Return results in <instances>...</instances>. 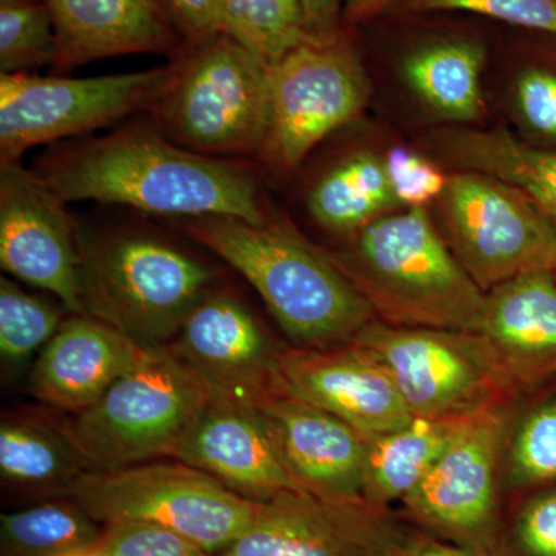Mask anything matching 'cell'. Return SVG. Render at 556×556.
<instances>
[{"label": "cell", "mask_w": 556, "mask_h": 556, "mask_svg": "<svg viewBox=\"0 0 556 556\" xmlns=\"http://www.w3.org/2000/svg\"><path fill=\"white\" fill-rule=\"evenodd\" d=\"M35 170L67 204L93 201L161 217L254 225L269 218L251 164L181 148L150 121L50 150Z\"/></svg>", "instance_id": "1"}, {"label": "cell", "mask_w": 556, "mask_h": 556, "mask_svg": "<svg viewBox=\"0 0 556 556\" xmlns=\"http://www.w3.org/2000/svg\"><path fill=\"white\" fill-rule=\"evenodd\" d=\"M181 228L257 291L292 346L348 345L378 320L331 255L277 215L262 225L233 217L181 219Z\"/></svg>", "instance_id": "2"}, {"label": "cell", "mask_w": 556, "mask_h": 556, "mask_svg": "<svg viewBox=\"0 0 556 556\" xmlns=\"http://www.w3.org/2000/svg\"><path fill=\"white\" fill-rule=\"evenodd\" d=\"M339 268L391 327L478 332L485 292L457 262L426 207H408L342 237Z\"/></svg>", "instance_id": "3"}, {"label": "cell", "mask_w": 556, "mask_h": 556, "mask_svg": "<svg viewBox=\"0 0 556 556\" xmlns=\"http://www.w3.org/2000/svg\"><path fill=\"white\" fill-rule=\"evenodd\" d=\"M79 233L80 302L141 346L169 345L215 270L172 241L142 230Z\"/></svg>", "instance_id": "4"}, {"label": "cell", "mask_w": 556, "mask_h": 556, "mask_svg": "<svg viewBox=\"0 0 556 556\" xmlns=\"http://www.w3.org/2000/svg\"><path fill=\"white\" fill-rule=\"evenodd\" d=\"M181 148L215 159H258L268 123V65L230 36L185 47L146 109Z\"/></svg>", "instance_id": "5"}, {"label": "cell", "mask_w": 556, "mask_h": 556, "mask_svg": "<svg viewBox=\"0 0 556 556\" xmlns=\"http://www.w3.org/2000/svg\"><path fill=\"white\" fill-rule=\"evenodd\" d=\"M211 399L169 345L148 346L134 368L64 428L89 471L174 459Z\"/></svg>", "instance_id": "6"}, {"label": "cell", "mask_w": 556, "mask_h": 556, "mask_svg": "<svg viewBox=\"0 0 556 556\" xmlns=\"http://www.w3.org/2000/svg\"><path fill=\"white\" fill-rule=\"evenodd\" d=\"M65 496L102 526L142 521L169 527L212 555L247 532L260 506L177 459L86 471Z\"/></svg>", "instance_id": "7"}, {"label": "cell", "mask_w": 556, "mask_h": 556, "mask_svg": "<svg viewBox=\"0 0 556 556\" xmlns=\"http://www.w3.org/2000/svg\"><path fill=\"white\" fill-rule=\"evenodd\" d=\"M354 342L382 362L413 417L459 419L508 407L519 390L479 332L375 320Z\"/></svg>", "instance_id": "8"}, {"label": "cell", "mask_w": 556, "mask_h": 556, "mask_svg": "<svg viewBox=\"0 0 556 556\" xmlns=\"http://www.w3.org/2000/svg\"><path fill=\"white\" fill-rule=\"evenodd\" d=\"M369 79L342 30L309 36L268 67V123L258 159L295 169L369 100Z\"/></svg>", "instance_id": "9"}, {"label": "cell", "mask_w": 556, "mask_h": 556, "mask_svg": "<svg viewBox=\"0 0 556 556\" xmlns=\"http://www.w3.org/2000/svg\"><path fill=\"white\" fill-rule=\"evenodd\" d=\"M444 239L484 292L532 270H554V219L521 189L460 172L439 199Z\"/></svg>", "instance_id": "10"}, {"label": "cell", "mask_w": 556, "mask_h": 556, "mask_svg": "<svg viewBox=\"0 0 556 556\" xmlns=\"http://www.w3.org/2000/svg\"><path fill=\"white\" fill-rule=\"evenodd\" d=\"M166 75L167 64L94 78L0 73V161L146 112Z\"/></svg>", "instance_id": "11"}, {"label": "cell", "mask_w": 556, "mask_h": 556, "mask_svg": "<svg viewBox=\"0 0 556 556\" xmlns=\"http://www.w3.org/2000/svg\"><path fill=\"white\" fill-rule=\"evenodd\" d=\"M508 424V407L460 419L437 463L402 501L409 517L452 543L492 554L497 468Z\"/></svg>", "instance_id": "12"}, {"label": "cell", "mask_w": 556, "mask_h": 556, "mask_svg": "<svg viewBox=\"0 0 556 556\" xmlns=\"http://www.w3.org/2000/svg\"><path fill=\"white\" fill-rule=\"evenodd\" d=\"M67 206L21 160L0 161V266L70 313H84L79 233Z\"/></svg>", "instance_id": "13"}, {"label": "cell", "mask_w": 556, "mask_h": 556, "mask_svg": "<svg viewBox=\"0 0 556 556\" xmlns=\"http://www.w3.org/2000/svg\"><path fill=\"white\" fill-rule=\"evenodd\" d=\"M404 532L390 508L289 490L260 503L247 532L215 556H393Z\"/></svg>", "instance_id": "14"}, {"label": "cell", "mask_w": 556, "mask_h": 556, "mask_svg": "<svg viewBox=\"0 0 556 556\" xmlns=\"http://www.w3.org/2000/svg\"><path fill=\"white\" fill-rule=\"evenodd\" d=\"M169 346L195 372L212 399L260 407L280 394V346L270 342L258 318L229 288L215 285Z\"/></svg>", "instance_id": "15"}, {"label": "cell", "mask_w": 556, "mask_h": 556, "mask_svg": "<svg viewBox=\"0 0 556 556\" xmlns=\"http://www.w3.org/2000/svg\"><path fill=\"white\" fill-rule=\"evenodd\" d=\"M278 393L338 416L365 438L412 422L413 415L382 362L357 342L328 348L280 346Z\"/></svg>", "instance_id": "16"}, {"label": "cell", "mask_w": 556, "mask_h": 556, "mask_svg": "<svg viewBox=\"0 0 556 556\" xmlns=\"http://www.w3.org/2000/svg\"><path fill=\"white\" fill-rule=\"evenodd\" d=\"M174 459L199 468L255 503L303 490L287 466L268 416L255 405L211 399Z\"/></svg>", "instance_id": "17"}, {"label": "cell", "mask_w": 556, "mask_h": 556, "mask_svg": "<svg viewBox=\"0 0 556 556\" xmlns=\"http://www.w3.org/2000/svg\"><path fill=\"white\" fill-rule=\"evenodd\" d=\"M146 348L87 313H70L33 364L31 396L72 415L93 405Z\"/></svg>", "instance_id": "18"}, {"label": "cell", "mask_w": 556, "mask_h": 556, "mask_svg": "<svg viewBox=\"0 0 556 556\" xmlns=\"http://www.w3.org/2000/svg\"><path fill=\"white\" fill-rule=\"evenodd\" d=\"M47 2L56 30V72L129 54H159L174 60L182 50L163 0Z\"/></svg>", "instance_id": "19"}, {"label": "cell", "mask_w": 556, "mask_h": 556, "mask_svg": "<svg viewBox=\"0 0 556 556\" xmlns=\"http://www.w3.org/2000/svg\"><path fill=\"white\" fill-rule=\"evenodd\" d=\"M260 408L270 426L295 481L327 500H362L367 438L338 416L289 394H277Z\"/></svg>", "instance_id": "20"}, {"label": "cell", "mask_w": 556, "mask_h": 556, "mask_svg": "<svg viewBox=\"0 0 556 556\" xmlns=\"http://www.w3.org/2000/svg\"><path fill=\"white\" fill-rule=\"evenodd\" d=\"M482 336L518 388L556 372V277L532 270L485 292Z\"/></svg>", "instance_id": "21"}, {"label": "cell", "mask_w": 556, "mask_h": 556, "mask_svg": "<svg viewBox=\"0 0 556 556\" xmlns=\"http://www.w3.org/2000/svg\"><path fill=\"white\" fill-rule=\"evenodd\" d=\"M433 141L456 167L515 186L556 217V152L529 148L503 130H442Z\"/></svg>", "instance_id": "22"}, {"label": "cell", "mask_w": 556, "mask_h": 556, "mask_svg": "<svg viewBox=\"0 0 556 556\" xmlns=\"http://www.w3.org/2000/svg\"><path fill=\"white\" fill-rule=\"evenodd\" d=\"M87 467L65 428L9 413L0 422V477L16 489L65 496Z\"/></svg>", "instance_id": "23"}, {"label": "cell", "mask_w": 556, "mask_h": 556, "mask_svg": "<svg viewBox=\"0 0 556 556\" xmlns=\"http://www.w3.org/2000/svg\"><path fill=\"white\" fill-rule=\"evenodd\" d=\"M306 208L320 228L339 237L393 214L399 200L386 161L375 152H356L332 164L311 186Z\"/></svg>", "instance_id": "24"}, {"label": "cell", "mask_w": 556, "mask_h": 556, "mask_svg": "<svg viewBox=\"0 0 556 556\" xmlns=\"http://www.w3.org/2000/svg\"><path fill=\"white\" fill-rule=\"evenodd\" d=\"M460 419L413 417L405 427L367 438L362 500L380 508L402 503L437 463Z\"/></svg>", "instance_id": "25"}, {"label": "cell", "mask_w": 556, "mask_h": 556, "mask_svg": "<svg viewBox=\"0 0 556 556\" xmlns=\"http://www.w3.org/2000/svg\"><path fill=\"white\" fill-rule=\"evenodd\" d=\"M484 54L466 40L442 42L416 51L404 75L428 108L442 118L467 123L482 115L481 72Z\"/></svg>", "instance_id": "26"}, {"label": "cell", "mask_w": 556, "mask_h": 556, "mask_svg": "<svg viewBox=\"0 0 556 556\" xmlns=\"http://www.w3.org/2000/svg\"><path fill=\"white\" fill-rule=\"evenodd\" d=\"M102 525L72 497L0 515V556H70L97 546Z\"/></svg>", "instance_id": "27"}, {"label": "cell", "mask_w": 556, "mask_h": 556, "mask_svg": "<svg viewBox=\"0 0 556 556\" xmlns=\"http://www.w3.org/2000/svg\"><path fill=\"white\" fill-rule=\"evenodd\" d=\"M70 311L56 298L22 288L14 278H0V357L3 369L24 368L53 339Z\"/></svg>", "instance_id": "28"}, {"label": "cell", "mask_w": 556, "mask_h": 556, "mask_svg": "<svg viewBox=\"0 0 556 556\" xmlns=\"http://www.w3.org/2000/svg\"><path fill=\"white\" fill-rule=\"evenodd\" d=\"M223 33L268 67L313 36L303 0H226Z\"/></svg>", "instance_id": "29"}, {"label": "cell", "mask_w": 556, "mask_h": 556, "mask_svg": "<svg viewBox=\"0 0 556 556\" xmlns=\"http://www.w3.org/2000/svg\"><path fill=\"white\" fill-rule=\"evenodd\" d=\"M58 40L47 0H0V73L54 68Z\"/></svg>", "instance_id": "30"}, {"label": "cell", "mask_w": 556, "mask_h": 556, "mask_svg": "<svg viewBox=\"0 0 556 556\" xmlns=\"http://www.w3.org/2000/svg\"><path fill=\"white\" fill-rule=\"evenodd\" d=\"M508 445L507 475L511 485L556 481V401L533 408Z\"/></svg>", "instance_id": "31"}, {"label": "cell", "mask_w": 556, "mask_h": 556, "mask_svg": "<svg viewBox=\"0 0 556 556\" xmlns=\"http://www.w3.org/2000/svg\"><path fill=\"white\" fill-rule=\"evenodd\" d=\"M94 551L102 556H215L169 527L142 521L102 526Z\"/></svg>", "instance_id": "32"}, {"label": "cell", "mask_w": 556, "mask_h": 556, "mask_svg": "<svg viewBox=\"0 0 556 556\" xmlns=\"http://www.w3.org/2000/svg\"><path fill=\"white\" fill-rule=\"evenodd\" d=\"M416 11H470L556 35V0H408Z\"/></svg>", "instance_id": "33"}, {"label": "cell", "mask_w": 556, "mask_h": 556, "mask_svg": "<svg viewBox=\"0 0 556 556\" xmlns=\"http://www.w3.org/2000/svg\"><path fill=\"white\" fill-rule=\"evenodd\" d=\"M383 161L394 195L405 206L426 207L441 199L447 188V175L407 148H391Z\"/></svg>", "instance_id": "34"}, {"label": "cell", "mask_w": 556, "mask_h": 556, "mask_svg": "<svg viewBox=\"0 0 556 556\" xmlns=\"http://www.w3.org/2000/svg\"><path fill=\"white\" fill-rule=\"evenodd\" d=\"M185 47L199 46L225 31L226 0H163Z\"/></svg>", "instance_id": "35"}, {"label": "cell", "mask_w": 556, "mask_h": 556, "mask_svg": "<svg viewBox=\"0 0 556 556\" xmlns=\"http://www.w3.org/2000/svg\"><path fill=\"white\" fill-rule=\"evenodd\" d=\"M514 538L527 556H556V490L526 504L515 522Z\"/></svg>", "instance_id": "36"}, {"label": "cell", "mask_w": 556, "mask_h": 556, "mask_svg": "<svg viewBox=\"0 0 556 556\" xmlns=\"http://www.w3.org/2000/svg\"><path fill=\"white\" fill-rule=\"evenodd\" d=\"M517 100L529 126L556 139V75L529 70L518 80Z\"/></svg>", "instance_id": "37"}, {"label": "cell", "mask_w": 556, "mask_h": 556, "mask_svg": "<svg viewBox=\"0 0 556 556\" xmlns=\"http://www.w3.org/2000/svg\"><path fill=\"white\" fill-rule=\"evenodd\" d=\"M393 556H493L485 552L471 551L459 544H448L427 533L409 532L405 529Z\"/></svg>", "instance_id": "38"}, {"label": "cell", "mask_w": 556, "mask_h": 556, "mask_svg": "<svg viewBox=\"0 0 556 556\" xmlns=\"http://www.w3.org/2000/svg\"><path fill=\"white\" fill-rule=\"evenodd\" d=\"M309 35L327 36L342 30L343 0H303Z\"/></svg>", "instance_id": "39"}, {"label": "cell", "mask_w": 556, "mask_h": 556, "mask_svg": "<svg viewBox=\"0 0 556 556\" xmlns=\"http://www.w3.org/2000/svg\"><path fill=\"white\" fill-rule=\"evenodd\" d=\"M390 2L391 0H343L342 20L350 24L367 20L386 9Z\"/></svg>", "instance_id": "40"}, {"label": "cell", "mask_w": 556, "mask_h": 556, "mask_svg": "<svg viewBox=\"0 0 556 556\" xmlns=\"http://www.w3.org/2000/svg\"><path fill=\"white\" fill-rule=\"evenodd\" d=\"M70 556H102L100 552L94 551V548H90V551L79 552V554L70 555Z\"/></svg>", "instance_id": "41"}, {"label": "cell", "mask_w": 556, "mask_h": 556, "mask_svg": "<svg viewBox=\"0 0 556 556\" xmlns=\"http://www.w3.org/2000/svg\"><path fill=\"white\" fill-rule=\"evenodd\" d=\"M552 219H554L555 228H556V217H552ZM554 274H555V277H556V257H555V265H554Z\"/></svg>", "instance_id": "42"}]
</instances>
